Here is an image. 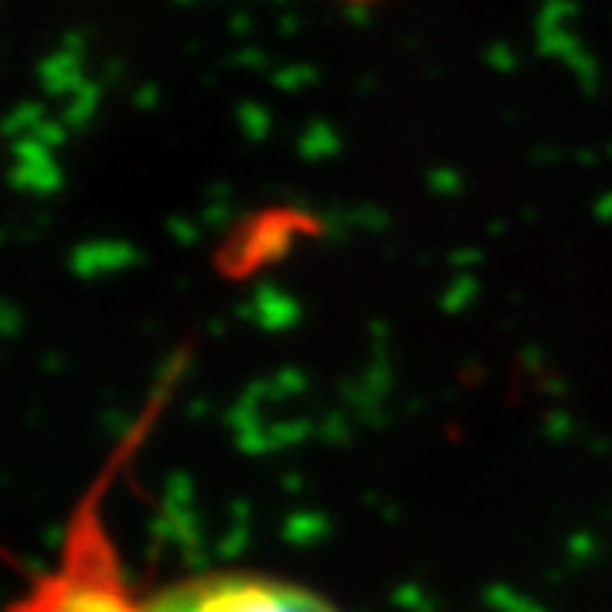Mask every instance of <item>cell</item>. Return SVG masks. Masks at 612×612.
<instances>
[{
    "label": "cell",
    "instance_id": "5b68a950",
    "mask_svg": "<svg viewBox=\"0 0 612 612\" xmlns=\"http://www.w3.org/2000/svg\"><path fill=\"white\" fill-rule=\"evenodd\" d=\"M184 4H188V0H184Z\"/></svg>",
    "mask_w": 612,
    "mask_h": 612
},
{
    "label": "cell",
    "instance_id": "7a4b0ae2",
    "mask_svg": "<svg viewBox=\"0 0 612 612\" xmlns=\"http://www.w3.org/2000/svg\"><path fill=\"white\" fill-rule=\"evenodd\" d=\"M147 612H338L323 595L265 575H198L157 592Z\"/></svg>",
    "mask_w": 612,
    "mask_h": 612
},
{
    "label": "cell",
    "instance_id": "277c9868",
    "mask_svg": "<svg viewBox=\"0 0 612 612\" xmlns=\"http://www.w3.org/2000/svg\"><path fill=\"white\" fill-rule=\"evenodd\" d=\"M351 4H368V0H351Z\"/></svg>",
    "mask_w": 612,
    "mask_h": 612
},
{
    "label": "cell",
    "instance_id": "3957f363",
    "mask_svg": "<svg viewBox=\"0 0 612 612\" xmlns=\"http://www.w3.org/2000/svg\"><path fill=\"white\" fill-rule=\"evenodd\" d=\"M490 59H493L496 66H511V51H508V48H496V51L490 54Z\"/></svg>",
    "mask_w": 612,
    "mask_h": 612
},
{
    "label": "cell",
    "instance_id": "6da1fadb",
    "mask_svg": "<svg viewBox=\"0 0 612 612\" xmlns=\"http://www.w3.org/2000/svg\"><path fill=\"white\" fill-rule=\"evenodd\" d=\"M150 422L153 412L137 422L133 435L123 442L120 453L96 476L89 493L72 511L59 559L31 582L24 595H18L8 605V612H147V602H140L130 589L113 531L106 524L102 500L117 466L133 453Z\"/></svg>",
    "mask_w": 612,
    "mask_h": 612
}]
</instances>
